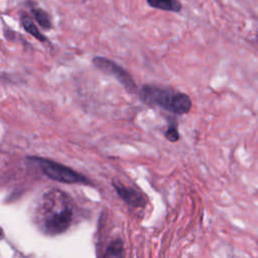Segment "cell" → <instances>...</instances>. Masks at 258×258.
Listing matches in <instances>:
<instances>
[{"mask_svg":"<svg viewBox=\"0 0 258 258\" xmlns=\"http://www.w3.org/2000/svg\"><path fill=\"white\" fill-rule=\"evenodd\" d=\"M73 214L70 197L60 189L51 188L41 196L35 217L37 225L43 233L58 235L70 228Z\"/></svg>","mask_w":258,"mask_h":258,"instance_id":"6da1fadb","label":"cell"},{"mask_svg":"<svg viewBox=\"0 0 258 258\" xmlns=\"http://www.w3.org/2000/svg\"><path fill=\"white\" fill-rule=\"evenodd\" d=\"M139 98L147 105L157 106L178 115L187 114L192 105L191 99L184 93L149 84L139 89Z\"/></svg>","mask_w":258,"mask_h":258,"instance_id":"7a4b0ae2","label":"cell"},{"mask_svg":"<svg viewBox=\"0 0 258 258\" xmlns=\"http://www.w3.org/2000/svg\"><path fill=\"white\" fill-rule=\"evenodd\" d=\"M31 160L35 161L41 171L52 180L62 183H90V180L85 175L53 160L42 157H32Z\"/></svg>","mask_w":258,"mask_h":258,"instance_id":"3957f363","label":"cell"},{"mask_svg":"<svg viewBox=\"0 0 258 258\" xmlns=\"http://www.w3.org/2000/svg\"><path fill=\"white\" fill-rule=\"evenodd\" d=\"M93 63L100 71L114 77L128 93L133 94L137 92V86L131 75L117 62L104 56H95Z\"/></svg>","mask_w":258,"mask_h":258,"instance_id":"277c9868","label":"cell"},{"mask_svg":"<svg viewBox=\"0 0 258 258\" xmlns=\"http://www.w3.org/2000/svg\"><path fill=\"white\" fill-rule=\"evenodd\" d=\"M113 186L120 197L128 206L132 208H142L146 205V199L144 196L132 187L125 186L119 181H113Z\"/></svg>","mask_w":258,"mask_h":258,"instance_id":"5b68a950","label":"cell"},{"mask_svg":"<svg viewBox=\"0 0 258 258\" xmlns=\"http://www.w3.org/2000/svg\"><path fill=\"white\" fill-rule=\"evenodd\" d=\"M146 2L149 7L162 11L179 13L182 9L179 0H146Z\"/></svg>","mask_w":258,"mask_h":258,"instance_id":"8992f818","label":"cell"},{"mask_svg":"<svg viewBox=\"0 0 258 258\" xmlns=\"http://www.w3.org/2000/svg\"><path fill=\"white\" fill-rule=\"evenodd\" d=\"M20 22L22 27L24 28V30L29 33L30 35H32L34 38H36L37 40L44 42L46 41V37L40 32V30L37 28L36 24L34 23L32 17L30 15H28L26 12H22L20 15Z\"/></svg>","mask_w":258,"mask_h":258,"instance_id":"52a82bcc","label":"cell"},{"mask_svg":"<svg viewBox=\"0 0 258 258\" xmlns=\"http://www.w3.org/2000/svg\"><path fill=\"white\" fill-rule=\"evenodd\" d=\"M30 12L32 15V18L38 23V25L43 29H50L52 27V23L50 20V17L46 11H44L42 8L31 6Z\"/></svg>","mask_w":258,"mask_h":258,"instance_id":"ba28073f","label":"cell"},{"mask_svg":"<svg viewBox=\"0 0 258 258\" xmlns=\"http://www.w3.org/2000/svg\"><path fill=\"white\" fill-rule=\"evenodd\" d=\"M124 255V245L121 239L113 240L106 249L105 257H122Z\"/></svg>","mask_w":258,"mask_h":258,"instance_id":"9c48e42d","label":"cell"},{"mask_svg":"<svg viewBox=\"0 0 258 258\" xmlns=\"http://www.w3.org/2000/svg\"><path fill=\"white\" fill-rule=\"evenodd\" d=\"M164 136L165 138L168 140V141H171V142H176L178 139H179V133H178V130H177V127L175 124H170L165 132H164Z\"/></svg>","mask_w":258,"mask_h":258,"instance_id":"30bf717a","label":"cell"},{"mask_svg":"<svg viewBox=\"0 0 258 258\" xmlns=\"http://www.w3.org/2000/svg\"><path fill=\"white\" fill-rule=\"evenodd\" d=\"M2 235H3V232H2V229L0 228V238L2 237Z\"/></svg>","mask_w":258,"mask_h":258,"instance_id":"8fae6325","label":"cell"}]
</instances>
